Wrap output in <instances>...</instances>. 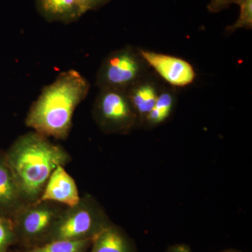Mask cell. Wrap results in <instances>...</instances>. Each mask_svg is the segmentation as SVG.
<instances>
[{
    "label": "cell",
    "instance_id": "obj_14",
    "mask_svg": "<svg viewBox=\"0 0 252 252\" xmlns=\"http://www.w3.org/2000/svg\"><path fill=\"white\" fill-rule=\"evenodd\" d=\"M173 103L174 99L172 94L169 93H162L158 96L155 105L147 116L144 123L151 127L162 124L170 116Z\"/></svg>",
    "mask_w": 252,
    "mask_h": 252
},
{
    "label": "cell",
    "instance_id": "obj_5",
    "mask_svg": "<svg viewBox=\"0 0 252 252\" xmlns=\"http://www.w3.org/2000/svg\"><path fill=\"white\" fill-rule=\"evenodd\" d=\"M94 122L107 134H127L138 124L126 91L100 89L93 108Z\"/></svg>",
    "mask_w": 252,
    "mask_h": 252
},
{
    "label": "cell",
    "instance_id": "obj_7",
    "mask_svg": "<svg viewBox=\"0 0 252 252\" xmlns=\"http://www.w3.org/2000/svg\"><path fill=\"white\" fill-rule=\"evenodd\" d=\"M139 54L162 79L172 86L183 87L191 84L195 79L193 67L185 60L142 50Z\"/></svg>",
    "mask_w": 252,
    "mask_h": 252
},
{
    "label": "cell",
    "instance_id": "obj_2",
    "mask_svg": "<svg viewBox=\"0 0 252 252\" xmlns=\"http://www.w3.org/2000/svg\"><path fill=\"white\" fill-rule=\"evenodd\" d=\"M4 154L26 204L39 200L55 169L71 160L67 150L34 131L18 137Z\"/></svg>",
    "mask_w": 252,
    "mask_h": 252
},
{
    "label": "cell",
    "instance_id": "obj_19",
    "mask_svg": "<svg viewBox=\"0 0 252 252\" xmlns=\"http://www.w3.org/2000/svg\"><path fill=\"white\" fill-rule=\"evenodd\" d=\"M166 252H191L189 245L185 244H178L172 245L167 249Z\"/></svg>",
    "mask_w": 252,
    "mask_h": 252
},
{
    "label": "cell",
    "instance_id": "obj_10",
    "mask_svg": "<svg viewBox=\"0 0 252 252\" xmlns=\"http://www.w3.org/2000/svg\"><path fill=\"white\" fill-rule=\"evenodd\" d=\"M34 2L37 12L49 23L69 24L85 14L77 0H34Z\"/></svg>",
    "mask_w": 252,
    "mask_h": 252
},
{
    "label": "cell",
    "instance_id": "obj_13",
    "mask_svg": "<svg viewBox=\"0 0 252 252\" xmlns=\"http://www.w3.org/2000/svg\"><path fill=\"white\" fill-rule=\"evenodd\" d=\"M92 241V240H54L31 249L26 252H86Z\"/></svg>",
    "mask_w": 252,
    "mask_h": 252
},
{
    "label": "cell",
    "instance_id": "obj_9",
    "mask_svg": "<svg viewBox=\"0 0 252 252\" xmlns=\"http://www.w3.org/2000/svg\"><path fill=\"white\" fill-rule=\"evenodd\" d=\"M25 205L5 154L0 151V214L11 220Z\"/></svg>",
    "mask_w": 252,
    "mask_h": 252
},
{
    "label": "cell",
    "instance_id": "obj_1",
    "mask_svg": "<svg viewBox=\"0 0 252 252\" xmlns=\"http://www.w3.org/2000/svg\"><path fill=\"white\" fill-rule=\"evenodd\" d=\"M90 83L75 69L62 72L43 88L32 104L26 126L49 138L65 140L69 137L74 112L87 97Z\"/></svg>",
    "mask_w": 252,
    "mask_h": 252
},
{
    "label": "cell",
    "instance_id": "obj_3",
    "mask_svg": "<svg viewBox=\"0 0 252 252\" xmlns=\"http://www.w3.org/2000/svg\"><path fill=\"white\" fill-rule=\"evenodd\" d=\"M102 207L91 195L66 207L56 220L46 243L54 240H94L112 224Z\"/></svg>",
    "mask_w": 252,
    "mask_h": 252
},
{
    "label": "cell",
    "instance_id": "obj_16",
    "mask_svg": "<svg viewBox=\"0 0 252 252\" xmlns=\"http://www.w3.org/2000/svg\"><path fill=\"white\" fill-rule=\"evenodd\" d=\"M236 4L240 5V16L234 24L226 28L228 32H233L240 28H252V0H239Z\"/></svg>",
    "mask_w": 252,
    "mask_h": 252
},
{
    "label": "cell",
    "instance_id": "obj_17",
    "mask_svg": "<svg viewBox=\"0 0 252 252\" xmlns=\"http://www.w3.org/2000/svg\"><path fill=\"white\" fill-rule=\"evenodd\" d=\"M84 12L97 10L107 4L110 0H77Z\"/></svg>",
    "mask_w": 252,
    "mask_h": 252
},
{
    "label": "cell",
    "instance_id": "obj_15",
    "mask_svg": "<svg viewBox=\"0 0 252 252\" xmlns=\"http://www.w3.org/2000/svg\"><path fill=\"white\" fill-rule=\"evenodd\" d=\"M16 243L12 220L0 214V252H9L10 247Z\"/></svg>",
    "mask_w": 252,
    "mask_h": 252
},
{
    "label": "cell",
    "instance_id": "obj_8",
    "mask_svg": "<svg viewBox=\"0 0 252 252\" xmlns=\"http://www.w3.org/2000/svg\"><path fill=\"white\" fill-rule=\"evenodd\" d=\"M80 199L75 181L64 166L60 165L50 176L39 200L54 202L69 207L77 205Z\"/></svg>",
    "mask_w": 252,
    "mask_h": 252
},
{
    "label": "cell",
    "instance_id": "obj_11",
    "mask_svg": "<svg viewBox=\"0 0 252 252\" xmlns=\"http://www.w3.org/2000/svg\"><path fill=\"white\" fill-rule=\"evenodd\" d=\"M91 252H136L134 241L120 227L112 223L93 240Z\"/></svg>",
    "mask_w": 252,
    "mask_h": 252
},
{
    "label": "cell",
    "instance_id": "obj_20",
    "mask_svg": "<svg viewBox=\"0 0 252 252\" xmlns=\"http://www.w3.org/2000/svg\"><path fill=\"white\" fill-rule=\"evenodd\" d=\"M221 252H242L240 251H238V250H225V251Z\"/></svg>",
    "mask_w": 252,
    "mask_h": 252
},
{
    "label": "cell",
    "instance_id": "obj_12",
    "mask_svg": "<svg viewBox=\"0 0 252 252\" xmlns=\"http://www.w3.org/2000/svg\"><path fill=\"white\" fill-rule=\"evenodd\" d=\"M126 92L137 116L138 124L145 122L158 96L155 88L152 84L137 83Z\"/></svg>",
    "mask_w": 252,
    "mask_h": 252
},
{
    "label": "cell",
    "instance_id": "obj_6",
    "mask_svg": "<svg viewBox=\"0 0 252 252\" xmlns=\"http://www.w3.org/2000/svg\"><path fill=\"white\" fill-rule=\"evenodd\" d=\"M140 54L130 47L113 51L99 67L96 85L99 89L127 91L137 84L142 72Z\"/></svg>",
    "mask_w": 252,
    "mask_h": 252
},
{
    "label": "cell",
    "instance_id": "obj_4",
    "mask_svg": "<svg viewBox=\"0 0 252 252\" xmlns=\"http://www.w3.org/2000/svg\"><path fill=\"white\" fill-rule=\"evenodd\" d=\"M66 207L38 200L26 204L12 219L17 243L30 250L44 245L56 220Z\"/></svg>",
    "mask_w": 252,
    "mask_h": 252
},
{
    "label": "cell",
    "instance_id": "obj_18",
    "mask_svg": "<svg viewBox=\"0 0 252 252\" xmlns=\"http://www.w3.org/2000/svg\"><path fill=\"white\" fill-rule=\"evenodd\" d=\"M238 1L239 0H211L207 6V9L210 12H220L222 10L228 8L233 3L236 4Z\"/></svg>",
    "mask_w": 252,
    "mask_h": 252
}]
</instances>
